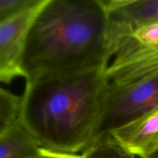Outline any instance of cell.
Instances as JSON below:
<instances>
[{"label": "cell", "mask_w": 158, "mask_h": 158, "mask_svg": "<svg viewBox=\"0 0 158 158\" xmlns=\"http://www.w3.org/2000/svg\"><path fill=\"white\" fill-rule=\"evenodd\" d=\"M112 55L102 0H45L26 37L23 78L106 70Z\"/></svg>", "instance_id": "obj_1"}, {"label": "cell", "mask_w": 158, "mask_h": 158, "mask_svg": "<svg viewBox=\"0 0 158 158\" xmlns=\"http://www.w3.org/2000/svg\"><path fill=\"white\" fill-rule=\"evenodd\" d=\"M105 70L26 83L19 122L43 149L82 154L95 140Z\"/></svg>", "instance_id": "obj_2"}, {"label": "cell", "mask_w": 158, "mask_h": 158, "mask_svg": "<svg viewBox=\"0 0 158 158\" xmlns=\"http://www.w3.org/2000/svg\"><path fill=\"white\" fill-rule=\"evenodd\" d=\"M157 105L158 72L121 85L107 82L94 141L140 118Z\"/></svg>", "instance_id": "obj_3"}, {"label": "cell", "mask_w": 158, "mask_h": 158, "mask_svg": "<svg viewBox=\"0 0 158 158\" xmlns=\"http://www.w3.org/2000/svg\"><path fill=\"white\" fill-rule=\"evenodd\" d=\"M45 0L0 23V82L23 77L21 63L28 32Z\"/></svg>", "instance_id": "obj_4"}, {"label": "cell", "mask_w": 158, "mask_h": 158, "mask_svg": "<svg viewBox=\"0 0 158 158\" xmlns=\"http://www.w3.org/2000/svg\"><path fill=\"white\" fill-rule=\"evenodd\" d=\"M113 42L142 26L158 23V0H102Z\"/></svg>", "instance_id": "obj_5"}, {"label": "cell", "mask_w": 158, "mask_h": 158, "mask_svg": "<svg viewBox=\"0 0 158 158\" xmlns=\"http://www.w3.org/2000/svg\"><path fill=\"white\" fill-rule=\"evenodd\" d=\"M136 157L158 148V105L140 118L109 134Z\"/></svg>", "instance_id": "obj_6"}, {"label": "cell", "mask_w": 158, "mask_h": 158, "mask_svg": "<svg viewBox=\"0 0 158 158\" xmlns=\"http://www.w3.org/2000/svg\"><path fill=\"white\" fill-rule=\"evenodd\" d=\"M118 55L134 64L158 63V23L138 28L116 41Z\"/></svg>", "instance_id": "obj_7"}, {"label": "cell", "mask_w": 158, "mask_h": 158, "mask_svg": "<svg viewBox=\"0 0 158 158\" xmlns=\"http://www.w3.org/2000/svg\"><path fill=\"white\" fill-rule=\"evenodd\" d=\"M42 149L19 120L0 134V158H31Z\"/></svg>", "instance_id": "obj_8"}, {"label": "cell", "mask_w": 158, "mask_h": 158, "mask_svg": "<svg viewBox=\"0 0 158 158\" xmlns=\"http://www.w3.org/2000/svg\"><path fill=\"white\" fill-rule=\"evenodd\" d=\"M82 154L83 158H136L110 134L97 139Z\"/></svg>", "instance_id": "obj_9"}, {"label": "cell", "mask_w": 158, "mask_h": 158, "mask_svg": "<svg viewBox=\"0 0 158 158\" xmlns=\"http://www.w3.org/2000/svg\"><path fill=\"white\" fill-rule=\"evenodd\" d=\"M21 97L0 87V134L18 121Z\"/></svg>", "instance_id": "obj_10"}, {"label": "cell", "mask_w": 158, "mask_h": 158, "mask_svg": "<svg viewBox=\"0 0 158 158\" xmlns=\"http://www.w3.org/2000/svg\"><path fill=\"white\" fill-rule=\"evenodd\" d=\"M40 0H0V23L32 7Z\"/></svg>", "instance_id": "obj_11"}, {"label": "cell", "mask_w": 158, "mask_h": 158, "mask_svg": "<svg viewBox=\"0 0 158 158\" xmlns=\"http://www.w3.org/2000/svg\"><path fill=\"white\" fill-rule=\"evenodd\" d=\"M31 158H82V154H68L42 149L40 154Z\"/></svg>", "instance_id": "obj_12"}, {"label": "cell", "mask_w": 158, "mask_h": 158, "mask_svg": "<svg viewBox=\"0 0 158 158\" xmlns=\"http://www.w3.org/2000/svg\"><path fill=\"white\" fill-rule=\"evenodd\" d=\"M140 158H158V148Z\"/></svg>", "instance_id": "obj_13"}, {"label": "cell", "mask_w": 158, "mask_h": 158, "mask_svg": "<svg viewBox=\"0 0 158 158\" xmlns=\"http://www.w3.org/2000/svg\"><path fill=\"white\" fill-rule=\"evenodd\" d=\"M82 158H83V154H82Z\"/></svg>", "instance_id": "obj_14"}]
</instances>
